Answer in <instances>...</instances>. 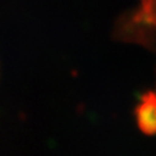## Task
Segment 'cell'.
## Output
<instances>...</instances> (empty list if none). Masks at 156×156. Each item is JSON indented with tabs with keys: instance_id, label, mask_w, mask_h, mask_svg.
Wrapping results in <instances>:
<instances>
[{
	"instance_id": "6da1fadb",
	"label": "cell",
	"mask_w": 156,
	"mask_h": 156,
	"mask_svg": "<svg viewBox=\"0 0 156 156\" xmlns=\"http://www.w3.org/2000/svg\"><path fill=\"white\" fill-rule=\"evenodd\" d=\"M115 37L146 48L156 57V0H138L117 23Z\"/></svg>"
},
{
	"instance_id": "7a4b0ae2",
	"label": "cell",
	"mask_w": 156,
	"mask_h": 156,
	"mask_svg": "<svg viewBox=\"0 0 156 156\" xmlns=\"http://www.w3.org/2000/svg\"><path fill=\"white\" fill-rule=\"evenodd\" d=\"M135 121L143 134L156 135V91H147L141 96L135 107Z\"/></svg>"
}]
</instances>
